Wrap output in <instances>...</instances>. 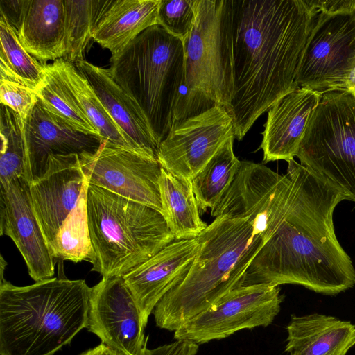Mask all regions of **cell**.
I'll return each mask as SVG.
<instances>
[{
  "label": "cell",
  "mask_w": 355,
  "mask_h": 355,
  "mask_svg": "<svg viewBox=\"0 0 355 355\" xmlns=\"http://www.w3.org/2000/svg\"><path fill=\"white\" fill-rule=\"evenodd\" d=\"M317 12L305 0H223L225 109L243 139L297 75Z\"/></svg>",
  "instance_id": "obj_1"
},
{
  "label": "cell",
  "mask_w": 355,
  "mask_h": 355,
  "mask_svg": "<svg viewBox=\"0 0 355 355\" xmlns=\"http://www.w3.org/2000/svg\"><path fill=\"white\" fill-rule=\"evenodd\" d=\"M295 187L286 215L245 272L240 286L297 284L324 295L355 285V268L340 244L333 220L344 192L291 159Z\"/></svg>",
  "instance_id": "obj_2"
},
{
  "label": "cell",
  "mask_w": 355,
  "mask_h": 355,
  "mask_svg": "<svg viewBox=\"0 0 355 355\" xmlns=\"http://www.w3.org/2000/svg\"><path fill=\"white\" fill-rule=\"evenodd\" d=\"M91 287L57 277L17 286L0 279V354L54 355L86 328Z\"/></svg>",
  "instance_id": "obj_3"
},
{
  "label": "cell",
  "mask_w": 355,
  "mask_h": 355,
  "mask_svg": "<svg viewBox=\"0 0 355 355\" xmlns=\"http://www.w3.org/2000/svg\"><path fill=\"white\" fill-rule=\"evenodd\" d=\"M198 249L184 277L156 304V325L177 331L239 287L249 264L263 245L247 221L220 216L196 237Z\"/></svg>",
  "instance_id": "obj_4"
},
{
  "label": "cell",
  "mask_w": 355,
  "mask_h": 355,
  "mask_svg": "<svg viewBox=\"0 0 355 355\" xmlns=\"http://www.w3.org/2000/svg\"><path fill=\"white\" fill-rule=\"evenodd\" d=\"M92 271L124 276L175 241L163 214L144 204L88 184Z\"/></svg>",
  "instance_id": "obj_5"
},
{
  "label": "cell",
  "mask_w": 355,
  "mask_h": 355,
  "mask_svg": "<svg viewBox=\"0 0 355 355\" xmlns=\"http://www.w3.org/2000/svg\"><path fill=\"white\" fill-rule=\"evenodd\" d=\"M114 80L138 104L158 141L169 132L184 80L183 42L159 25L139 34L112 61Z\"/></svg>",
  "instance_id": "obj_6"
},
{
  "label": "cell",
  "mask_w": 355,
  "mask_h": 355,
  "mask_svg": "<svg viewBox=\"0 0 355 355\" xmlns=\"http://www.w3.org/2000/svg\"><path fill=\"white\" fill-rule=\"evenodd\" d=\"M320 94L296 157L355 202V98L347 89Z\"/></svg>",
  "instance_id": "obj_7"
},
{
  "label": "cell",
  "mask_w": 355,
  "mask_h": 355,
  "mask_svg": "<svg viewBox=\"0 0 355 355\" xmlns=\"http://www.w3.org/2000/svg\"><path fill=\"white\" fill-rule=\"evenodd\" d=\"M223 0H196V19L182 42L184 80L179 89L173 125L215 105L225 107L221 18Z\"/></svg>",
  "instance_id": "obj_8"
},
{
  "label": "cell",
  "mask_w": 355,
  "mask_h": 355,
  "mask_svg": "<svg viewBox=\"0 0 355 355\" xmlns=\"http://www.w3.org/2000/svg\"><path fill=\"white\" fill-rule=\"evenodd\" d=\"M293 189L289 172L280 175L263 164L241 161L233 182L211 215L247 221L264 244L284 219Z\"/></svg>",
  "instance_id": "obj_9"
},
{
  "label": "cell",
  "mask_w": 355,
  "mask_h": 355,
  "mask_svg": "<svg viewBox=\"0 0 355 355\" xmlns=\"http://www.w3.org/2000/svg\"><path fill=\"white\" fill-rule=\"evenodd\" d=\"M355 72V10L317 14L301 61L298 87L348 89Z\"/></svg>",
  "instance_id": "obj_10"
},
{
  "label": "cell",
  "mask_w": 355,
  "mask_h": 355,
  "mask_svg": "<svg viewBox=\"0 0 355 355\" xmlns=\"http://www.w3.org/2000/svg\"><path fill=\"white\" fill-rule=\"evenodd\" d=\"M282 300L279 286L237 287L211 308L181 326L175 331L174 338L199 345L225 338L241 329L266 327L280 311Z\"/></svg>",
  "instance_id": "obj_11"
},
{
  "label": "cell",
  "mask_w": 355,
  "mask_h": 355,
  "mask_svg": "<svg viewBox=\"0 0 355 355\" xmlns=\"http://www.w3.org/2000/svg\"><path fill=\"white\" fill-rule=\"evenodd\" d=\"M87 181L162 214L157 160L140 152L102 140L97 151L79 157Z\"/></svg>",
  "instance_id": "obj_12"
},
{
  "label": "cell",
  "mask_w": 355,
  "mask_h": 355,
  "mask_svg": "<svg viewBox=\"0 0 355 355\" xmlns=\"http://www.w3.org/2000/svg\"><path fill=\"white\" fill-rule=\"evenodd\" d=\"M146 324L123 276L91 287L86 328L118 355H152Z\"/></svg>",
  "instance_id": "obj_13"
},
{
  "label": "cell",
  "mask_w": 355,
  "mask_h": 355,
  "mask_svg": "<svg viewBox=\"0 0 355 355\" xmlns=\"http://www.w3.org/2000/svg\"><path fill=\"white\" fill-rule=\"evenodd\" d=\"M232 137V118L215 105L174 123L160 143L157 159L167 172L191 180Z\"/></svg>",
  "instance_id": "obj_14"
},
{
  "label": "cell",
  "mask_w": 355,
  "mask_h": 355,
  "mask_svg": "<svg viewBox=\"0 0 355 355\" xmlns=\"http://www.w3.org/2000/svg\"><path fill=\"white\" fill-rule=\"evenodd\" d=\"M1 235L10 237L35 282L51 278L55 259L35 214L30 183L23 177L1 185Z\"/></svg>",
  "instance_id": "obj_15"
},
{
  "label": "cell",
  "mask_w": 355,
  "mask_h": 355,
  "mask_svg": "<svg viewBox=\"0 0 355 355\" xmlns=\"http://www.w3.org/2000/svg\"><path fill=\"white\" fill-rule=\"evenodd\" d=\"M0 15L25 50L41 64L66 53L64 0H0Z\"/></svg>",
  "instance_id": "obj_16"
},
{
  "label": "cell",
  "mask_w": 355,
  "mask_h": 355,
  "mask_svg": "<svg viewBox=\"0 0 355 355\" xmlns=\"http://www.w3.org/2000/svg\"><path fill=\"white\" fill-rule=\"evenodd\" d=\"M86 181L79 156L70 155L49 157L44 175L30 183L33 210L51 253L56 234L76 206Z\"/></svg>",
  "instance_id": "obj_17"
},
{
  "label": "cell",
  "mask_w": 355,
  "mask_h": 355,
  "mask_svg": "<svg viewBox=\"0 0 355 355\" xmlns=\"http://www.w3.org/2000/svg\"><path fill=\"white\" fill-rule=\"evenodd\" d=\"M25 178L31 183L46 171L49 157L95 153L102 139L79 132L49 111L38 99L24 123Z\"/></svg>",
  "instance_id": "obj_18"
},
{
  "label": "cell",
  "mask_w": 355,
  "mask_h": 355,
  "mask_svg": "<svg viewBox=\"0 0 355 355\" xmlns=\"http://www.w3.org/2000/svg\"><path fill=\"white\" fill-rule=\"evenodd\" d=\"M198 249L196 238L175 240L123 276L146 324L158 302L184 277Z\"/></svg>",
  "instance_id": "obj_19"
},
{
  "label": "cell",
  "mask_w": 355,
  "mask_h": 355,
  "mask_svg": "<svg viewBox=\"0 0 355 355\" xmlns=\"http://www.w3.org/2000/svg\"><path fill=\"white\" fill-rule=\"evenodd\" d=\"M319 92L298 87L278 99L267 110L259 146L263 162L293 159L320 101Z\"/></svg>",
  "instance_id": "obj_20"
},
{
  "label": "cell",
  "mask_w": 355,
  "mask_h": 355,
  "mask_svg": "<svg viewBox=\"0 0 355 355\" xmlns=\"http://www.w3.org/2000/svg\"><path fill=\"white\" fill-rule=\"evenodd\" d=\"M136 150L157 160L160 142L138 104L114 80L109 69L82 60L73 64Z\"/></svg>",
  "instance_id": "obj_21"
},
{
  "label": "cell",
  "mask_w": 355,
  "mask_h": 355,
  "mask_svg": "<svg viewBox=\"0 0 355 355\" xmlns=\"http://www.w3.org/2000/svg\"><path fill=\"white\" fill-rule=\"evenodd\" d=\"M161 0H94L92 39L116 59L139 34L158 25Z\"/></svg>",
  "instance_id": "obj_22"
},
{
  "label": "cell",
  "mask_w": 355,
  "mask_h": 355,
  "mask_svg": "<svg viewBox=\"0 0 355 355\" xmlns=\"http://www.w3.org/2000/svg\"><path fill=\"white\" fill-rule=\"evenodd\" d=\"M286 330L290 355H346L355 345V325L333 316L291 315Z\"/></svg>",
  "instance_id": "obj_23"
},
{
  "label": "cell",
  "mask_w": 355,
  "mask_h": 355,
  "mask_svg": "<svg viewBox=\"0 0 355 355\" xmlns=\"http://www.w3.org/2000/svg\"><path fill=\"white\" fill-rule=\"evenodd\" d=\"M159 184L162 214L175 240L196 239L207 225L200 216L191 180L162 168Z\"/></svg>",
  "instance_id": "obj_24"
},
{
  "label": "cell",
  "mask_w": 355,
  "mask_h": 355,
  "mask_svg": "<svg viewBox=\"0 0 355 355\" xmlns=\"http://www.w3.org/2000/svg\"><path fill=\"white\" fill-rule=\"evenodd\" d=\"M35 92L38 99L49 111L72 128L101 139L83 112L70 87L63 69L62 58L44 64L42 80Z\"/></svg>",
  "instance_id": "obj_25"
},
{
  "label": "cell",
  "mask_w": 355,
  "mask_h": 355,
  "mask_svg": "<svg viewBox=\"0 0 355 355\" xmlns=\"http://www.w3.org/2000/svg\"><path fill=\"white\" fill-rule=\"evenodd\" d=\"M230 138L191 180L200 211L211 210L233 182L241 161L236 157Z\"/></svg>",
  "instance_id": "obj_26"
},
{
  "label": "cell",
  "mask_w": 355,
  "mask_h": 355,
  "mask_svg": "<svg viewBox=\"0 0 355 355\" xmlns=\"http://www.w3.org/2000/svg\"><path fill=\"white\" fill-rule=\"evenodd\" d=\"M0 42V78L20 83L35 91L42 80L44 64L25 50L14 28L1 15Z\"/></svg>",
  "instance_id": "obj_27"
},
{
  "label": "cell",
  "mask_w": 355,
  "mask_h": 355,
  "mask_svg": "<svg viewBox=\"0 0 355 355\" xmlns=\"http://www.w3.org/2000/svg\"><path fill=\"white\" fill-rule=\"evenodd\" d=\"M62 65L70 87L80 106L102 140L106 139L116 145L134 149L87 80L78 71L73 64L63 58Z\"/></svg>",
  "instance_id": "obj_28"
},
{
  "label": "cell",
  "mask_w": 355,
  "mask_h": 355,
  "mask_svg": "<svg viewBox=\"0 0 355 355\" xmlns=\"http://www.w3.org/2000/svg\"><path fill=\"white\" fill-rule=\"evenodd\" d=\"M86 181L75 208L60 226L54 242L53 257L60 261L78 263L89 261L92 243L87 220Z\"/></svg>",
  "instance_id": "obj_29"
},
{
  "label": "cell",
  "mask_w": 355,
  "mask_h": 355,
  "mask_svg": "<svg viewBox=\"0 0 355 355\" xmlns=\"http://www.w3.org/2000/svg\"><path fill=\"white\" fill-rule=\"evenodd\" d=\"M24 123L8 107L1 104L0 180L5 186L17 178H25L26 140Z\"/></svg>",
  "instance_id": "obj_30"
},
{
  "label": "cell",
  "mask_w": 355,
  "mask_h": 355,
  "mask_svg": "<svg viewBox=\"0 0 355 355\" xmlns=\"http://www.w3.org/2000/svg\"><path fill=\"white\" fill-rule=\"evenodd\" d=\"M66 53L64 60L75 64L84 60L88 42L92 39L94 0H64Z\"/></svg>",
  "instance_id": "obj_31"
},
{
  "label": "cell",
  "mask_w": 355,
  "mask_h": 355,
  "mask_svg": "<svg viewBox=\"0 0 355 355\" xmlns=\"http://www.w3.org/2000/svg\"><path fill=\"white\" fill-rule=\"evenodd\" d=\"M196 0H161L158 25L183 42L191 31L196 19Z\"/></svg>",
  "instance_id": "obj_32"
},
{
  "label": "cell",
  "mask_w": 355,
  "mask_h": 355,
  "mask_svg": "<svg viewBox=\"0 0 355 355\" xmlns=\"http://www.w3.org/2000/svg\"><path fill=\"white\" fill-rule=\"evenodd\" d=\"M38 98L35 90L20 83L0 78V101L16 112L25 123Z\"/></svg>",
  "instance_id": "obj_33"
},
{
  "label": "cell",
  "mask_w": 355,
  "mask_h": 355,
  "mask_svg": "<svg viewBox=\"0 0 355 355\" xmlns=\"http://www.w3.org/2000/svg\"><path fill=\"white\" fill-rule=\"evenodd\" d=\"M317 13L334 15L355 10V0H305Z\"/></svg>",
  "instance_id": "obj_34"
},
{
  "label": "cell",
  "mask_w": 355,
  "mask_h": 355,
  "mask_svg": "<svg viewBox=\"0 0 355 355\" xmlns=\"http://www.w3.org/2000/svg\"><path fill=\"white\" fill-rule=\"evenodd\" d=\"M198 345L189 340H175L174 342L152 349V355H196Z\"/></svg>",
  "instance_id": "obj_35"
},
{
  "label": "cell",
  "mask_w": 355,
  "mask_h": 355,
  "mask_svg": "<svg viewBox=\"0 0 355 355\" xmlns=\"http://www.w3.org/2000/svg\"><path fill=\"white\" fill-rule=\"evenodd\" d=\"M79 355H118L105 345L101 343L95 347L89 349Z\"/></svg>",
  "instance_id": "obj_36"
},
{
  "label": "cell",
  "mask_w": 355,
  "mask_h": 355,
  "mask_svg": "<svg viewBox=\"0 0 355 355\" xmlns=\"http://www.w3.org/2000/svg\"><path fill=\"white\" fill-rule=\"evenodd\" d=\"M355 98V72L347 89Z\"/></svg>",
  "instance_id": "obj_37"
}]
</instances>
